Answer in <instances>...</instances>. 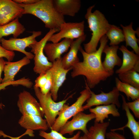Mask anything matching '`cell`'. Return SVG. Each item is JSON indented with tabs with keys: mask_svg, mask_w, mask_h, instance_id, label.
Masks as SVG:
<instances>
[{
	"mask_svg": "<svg viewBox=\"0 0 139 139\" xmlns=\"http://www.w3.org/2000/svg\"><path fill=\"white\" fill-rule=\"evenodd\" d=\"M108 41L106 35H104L100 40V45L98 49L91 53H86L81 46L79 51L82 55L83 60L73 66L71 74L72 77L81 75L85 76L86 78L85 83L90 89H92L101 81H105L112 75L104 68L101 61L103 50Z\"/></svg>",
	"mask_w": 139,
	"mask_h": 139,
	"instance_id": "obj_1",
	"label": "cell"
},
{
	"mask_svg": "<svg viewBox=\"0 0 139 139\" xmlns=\"http://www.w3.org/2000/svg\"><path fill=\"white\" fill-rule=\"evenodd\" d=\"M19 4L23 9V14H30L36 16L44 22L46 28L50 30H59L61 24L65 22L64 16L55 8L53 0H38L30 5Z\"/></svg>",
	"mask_w": 139,
	"mask_h": 139,
	"instance_id": "obj_2",
	"label": "cell"
},
{
	"mask_svg": "<svg viewBox=\"0 0 139 139\" xmlns=\"http://www.w3.org/2000/svg\"><path fill=\"white\" fill-rule=\"evenodd\" d=\"M94 5L91 6L87 9L85 15L87 20L88 27L92 32L90 41L83 44L84 51L90 53L97 50L99 42L101 37L106 35L110 25L104 15L98 10L92 12Z\"/></svg>",
	"mask_w": 139,
	"mask_h": 139,
	"instance_id": "obj_3",
	"label": "cell"
},
{
	"mask_svg": "<svg viewBox=\"0 0 139 139\" xmlns=\"http://www.w3.org/2000/svg\"><path fill=\"white\" fill-rule=\"evenodd\" d=\"M35 95L43 109L49 128L54 124L56 117L63 109L68 100L73 94L62 101L56 102L53 99L50 92L46 94H42L40 89L34 86Z\"/></svg>",
	"mask_w": 139,
	"mask_h": 139,
	"instance_id": "obj_4",
	"label": "cell"
},
{
	"mask_svg": "<svg viewBox=\"0 0 139 139\" xmlns=\"http://www.w3.org/2000/svg\"><path fill=\"white\" fill-rule=\"evenodd\" d=\"M85 89L80 92V96L76 101L70 106L65 104L55 122L50 128L51 130L59 132L60 128L71 117L79 112L83 111V105L91 96L90 89L85 83Z\"/></svg>",
	"mask_w": 139,
	"mask_h": 139,
	"instance_id": "obj_5",
	"label": "cell"
},
{
	"mask_svg": "<svg viewBox=\"0 0 139 139\" xmlns=\"http://www.w3.org/2000/svg\"><path fill=\"white\" fill-rule=\"evenodd\" d=\"M59 29H50L44 37L40 41L31 45L29 47L31 48V51L34 55V72L40 74L46 73L53 66V63L49 62L44 53V47L51 36Z\"/></svg>",
	"mask_w": 139,
	"mask_h": 139,
	"instance_id": "obj_6",
	"label": "cell"
},
{
	"mask_svg": "<svg viewBox=\"0 0 139 139\" xmlns=\"http://www.w3.org/2000/svg\"><path fill=\"white\" fill-rule=\"evenodd\" d=\"M31 32L32 33L31 35L22 38L13 37L6 39L2 38L1 40V45L7 50L20 52L24 54L30 59H33L34 55L31 52L26 51L25 49L37 41L36 38L41 35L42 32L33 31Z\"/></svg>",
	"mask_w": 139,
	"mask_h": 139,
	"instance_id": "obj_7",
	"label": "cell"
},
{
	"mask_svg": "<svg viewBox=\"0 0 139 139\" xmlns=\"http://www.w3.org/2000/svg\"><path fill=\"white\" fill-rule=\"evenodd\" d=\"M84 23L83 20L79 22L63 23L60 26L59 31L53 34L48 41L56 43L63 38L73 40L80 37L85 34Z\"/></svg>",
	"mask_w": 139,
	"mask_h": 139,
	"instance_id": "obj_8",
	"label": "cell"
},
{
	"mask_svg": "<svg viewBox=\"0 0 139 139\" xmlns=\"http://www.w3.org/2000/svg\"><path fill=\"white\" fill-rule=\"evenodd\" d=\"M91 96L87 100L86 103L83 106L84 110L90 108L93 106L100 105H108L114 104L118 108L121 106L119 100V92L116 87H114L112 90L108 93L101 91L99 94H96L90 90Z\"/></svg>",
	"mask_w": 139,
	"mask_h": 139,
	"instance_id": "obj_9",
	"label": "cell"
},
{
	"mask_svg": "<svg viewBox=\"0 0 139 139\" xmlns=\"http://www.w3.org/2000/svg\"><path fill=\"white\" fill-rule=\"evenodd\" d=\"M17 105L22 115H34L44 116L40 103L29 92L23 90L18 95Z\"/></svg>",
	"mask_w": 139,
	"mask_h": 139,
	"instance_id": "obj_10",
	"label": "cell"
},
{
	"mask_svg": "<svg viewBox=\"0 0 139 139\" xmlns=\"http://www.w3.org/2000/svg\"><path fill=\"white\" fill-rule=\"evenodd\" d=\"M95 117L92 113L86 114L82 112H79L73 117L71 120L67 121L59 132L63 135L68 134L72 135L75 131L80 130L86 135L88 132L87 124L90 121L95 119Z\"/></svg>",
	"mask_w": 139,
	"mask_h": 139,
	"instance_id": "obj_11",
	"label": "cell"
},
{
	"mask_svg": "<svg viewBox=\"0 0 139 139\" xmlns=\"http://www.w3.org/2000/svg\"><path fill=\"white\" fill-rule=\"evenodd\" d=\"M23 8L11 0H0V26L7 24L23 15Z\"/></svg>",
	"mask_w": 139,
	"mask_h": 139,
	"instance_id": "obj_12",
	"label": "cell"
},
{
	"mask_svg": "<svg viewBox=\"0 0 139 139\" xmlns=\"http://www.w3.org/2000/svg\"><path fill=\"white\" fill-rule=\"evenodd\" d=\"M62 59L61 57L53 63V66L51 68L53 84L50 92L53 99L55 101L57 99L58 92L59 88L66 79L67 73L72 70L64 68Z\"/></svg>",
	"mask_w": 139,
	"mask_h": 139,
	"instance_id": "obj_13",
	"label": "cell"
},
{
	"mask_svg": "<svg viewBox=\"0 0 139 139\" xmlns=\"http://www.w3.org/2000/svg\"><path fill=\"white\" fill-rule=\"evenodd\" d=\"M73 40L65 38L60 42L46 43L44 47V51L48 60L53 63L61 57L63 54L67 51Z\"/></svg>",
	"mask_w": 139,
	"mask_h": 139,
	"instance_id": "obj_14",
	"label": "cell"
},
{
	"mask_svg": "<svg viewBox=\"0 0 139 139\" xmlns=\"http://www.w3.org/2000/svg\"><path fill=\"white\" fill-rule=\"evenodd\" d=\"M119 49L122 53L123 60L121 66L116 71V73L118 74L132 70L139 72V55L135 54L133 51H129L123 45Z\"/></svg>",
	"mask_w": 139,
	"mask_h": 139,
	"instance_id": "obj_15",
	"label": "cell"
},
{
	"mask_svg": "<svg viewBox=\"0 0 139 139\" xmlns=\"http://www.w3.org/2000/svg\"><path fill=\"white\" fill-rule=\"evenodd\" d=\"M19 124L27 130H40L45 131L49 128L46 119L37 115H22L18 121Z\"/></svg>",
	"mask_w": 139,
	"mask_h": 139,
	"instance_id": "obj_16",
	"label": "cell"
},
{
	"mask_svg": "<svg viewBox=\"0 0 139 139\" xmlns=\"http://www.w3.org/2000/svg\"><path fill=\"white\" fill-rule=\"evenodd\" d=\"M119 47L118 45L110 46L106 45L105 47L103 53L106 55L104 61L102 63L104 68L112 75L114 73V68L116 66H120L122 61L118 55L117 51Z\"/></svg>",
	"mask_w": 139,
	"mask_h": 139,
	"instance_id": "obj_17",
	"label": "cell"
},
{
	"mask_svg": "<svg viewBox=\"0 0 139 139\" xmlns=\"http://www.w3.org/2000/svg\"><path fill=\"white\" fill-rule=\"evenodd\" d=\"M86 36L85 34L73 40L70 46L69 51L62 57V64L65 69L72 70L74 65L80 61L77 56L78 52L81 44L85 40Z\"/></svg>",
	"mask_w": 139,
	"mask_h": 139,
	"instance_id": "obj_18",
	"label": "cell"
},
{
	"mask_svg": "<svg viewBox=\"0 0 139 139\" xmlns=\"http://www.w3.org/2000/svg\"><path fill=\"white\" fill-rule=\"evenodd\" d=\"M53 3L58 12L64 16H74L81 6L80 0H53Z\"/></svg>",
	"mask_w": 139,
	"mask_h": 139,
	"instance_id": "obj_19",
	"label": "cell"
},
{
	"mask_svg": "<svg viewBox=\"0 0 139 139\" xmlns=\"http://www.w3.org/2000/svg\"><path fill=\"white\" fill-rule=\"evenodd\" d=\"M30 63V59L26 56L14 62L6 61L3 71L4 76L2 83L12 82L15 81V76L23 66Z\"/></svg>",
	"mask_w": 139,
	"mask_h": 139,
	"instance_id": "obj_20",
	"label": "cell"
},
{
	"mask_svg": "<svg viewBox=\"0 0 139 139\" xmlns=\"http://www.w3.org/2000/svg\"><path fill=\"white\" fill-rule=\"evenodd\" d=\"M116 106L114 104L108 105L97 106L93 108L89 109V111L95 115L94 122L101 123L104 122V120L108 117L109 114L114 117H119L120 114Z\"/></svg>",
	"mask_w": 139,
	"mask_h": 139,
	"instance_id": "obj_21",
	"label": "cell"
},
{
	"mask_svg": "<svg viewBox=\"0 0 139 139\" xmlns=\"http://www.w3.org/2000/svg\"><path fill=\"white\" fill-rule=\"evenodd\" d=\"M123 100L122 107L126 113L127 118L126 124L123 127L111 129V131L123 130L126 127L129 128L131 131L133 135L134 139H139V122L137 121L130 111L126 104L125 97L120 94Z\"/></svg>",
	"mask_w": 139,
	"mask_h": 139,
	"instance_id": "obj_22",
	"label": "cell"
},
{
	"mask_svg": "<svg viewBox=\"0 0 139 139\" xmlns=\"http://www.w3.org/2000/svg\"><path fill=\"white\" fill-rule=\"evenodd\" d=\"M25 30L24 26L19 22V18L0 26V42L1 39L3 37L12 34L13 38H17Z\"/></svg>",
	"mask_w": 139,
	"mask_h": 139,
	"instance_id": "obj_23",
	"label": "cell"
},
{
	"mask_svg": "<svg viewBox=\"0 0 139 139\" xmlns=\"http://www.w3.org/2000/svg\"><path fill=\"white\" fill-rule=\"evenodd\" d=\"M120 25L123 29L126 42V47H131L136 54L139 55V47L137 44L139 39L136 38L135 36L136 34H138V30H135L133 29L132 22L128 25L124 26L121 24Z\"/></svg>",
	"mask_w": 139,
	"mask_h": 139,
	"instance_id": "obj_24",
	"label": "cell"
},
{
	"mask_svg": "<svg viewBox=\"0 0 139 139\" xmlns=\"http://www.w3.org/2000/svg\"><path fill=\"white\" fill-rule=\"evenodd\" d=\"M109 125V121L102 123L94 122L86 135L88 139H105L106 130Z\"/></svg>",
	"mask_w": 139,
	"mask_h": 139,
	"instance_id": "obj_25",
	"label": "cell"
},
{
	"mask_svg": "<svg viewBox=\"0 0 139 139\" xmlns=\"http://www.w3.org/2000/svg\"><path fill=\"white\" fill-rule=\"evenodd\" d=\"M116 87L119 92L124 93L128 100L133 101L139 99V89L121 82L117 77L115 78Z\"/></svg>",
	"mask_w": 139,
	"mask_h": 139,
	"instance_id": "obj_26",
	"label": "cell"
},
{
	"mask_svg": "<svg viewBox=\"0 0 139 139\" xmlns=\"http://www.w3.org/2000/svg\"><path fill=\"white\" fill-rule=\"evenodd\" d=\"M106 35L110 40V46L118 45L121 42L125 41L122 30L114 25H110Z\"/></svg>",
	"mask_w": 139,
	"mask_h": 139,
	"instance_id": "obj_27",
	"label": "cell"
},
{
	"mask_svg": "<svg viewBox=\"0 0 139 139\" xmlns=\"http://www.w3.org/2000/svg\"><path fill=\"white\" fill-rule=\"evenodd\" d=\"M119 79L122 82L139 89V74L132 70L118 74Z\"/></svg>",
	"mask_w": 139,
	"mask_h": 139,
	"instance_id": "obj_28",
	"label": "cell"
},
{
	"mask_svg": "<svg viewBox=\"0 0 139 139\" xmlns=\"http://www.w3.org/2000/svg\"><path fill=\"white\" fill-rule=\"evenodd\" d=\"M81 132L78 131L73 136L70 138L64 137L59 132L51 130L49 133H47L45 131L40 130L39 133V135L45 139H78L80 136Z\"/></svg>",
	"mask_w": 139,
	"mask_h": 139,
	"instance_id": "obj_29",
	"label": "cell"
},
{
	"mask_svg": "<svg viewBox=\"0 0 139 139\" xmlns=\"http://www.w3.org/2000/svg\"><path fill=\"white\" fill-rule=\"evenodd\" d=\"M32 84V82L30 79L23 77L12 82L1 83L0 84V91L5 89L6 87L10 85H21L30 88Z\"/></svg>",
	"mask_w": 139,
	"mask_h": 139,
	"instance_id": "obj_30",
	"label": "cell"
},
{
	"mask_svg": "<svg viewBox=\"0 0 139 139\" xmlns=\"http://www.w3.org/2000/svg\"><path fill=\"white\" fill-rule=\"evenodd\" d=\"M47 79L46 82L44 86L40 89L41 93L44 94H46L49 92L52 86V79L51 68L46 72Z\"/></svg>",
	"mask_w": 139,
	"mask_h": 139,
	"instance_id": "obj_31",
	"label": "cell"
},
{
	"mask_svg": "<svg viewBox=\"0 0 139 139\" xmlns=\"http://www.w3.org/2000/svg\"><path fill=\"white\" fill-rule=\"evenodd\" d=\"M127 105L129 109L133 112L137 118H139V99L131 102H126Z\"/></svg>",
	"mask_w": 139,
	"mask_h": 139,
	"instance_id": "obj_32",
	"label": "cell"
},
{
	"mask_svg": "<svg viewBox=\"0 0 139 139\" xmlns=\"http://www.w3.org/2000/svg\"><path fill=\"white\" fill-rule=\"evenodd\" d=\"M46 72L39 74V76L35 80L34 86L39 88L40 89H42L44 86L47 79Z\"/></svg>",
	"mask_w": 139,
	"mask_h": 139,
	"instance_id": "obj_33",
	"label": "cell"
},
{
	"mask_svg": "<svg viewBox=\"0 0 139 139\" xmlns=\"http://www.w3.org/2000/svg\"><path fill=\"white\" fill-rule=\"evenodd\" d=\"M15 56L14 51L7 50L4 48L0 44V58H5L8 61L13 60Z\"/></svg>",
	"mask_w": 139,
	"mask_h": 139,
	"instance_id": "obj_34",
	"label": "cell"
},
{
	"mask_svg": "<svg viewBox=\"0 0 139 139\" xmlns=\"http://www.w3.org/2000/svg\"><path fill=\"white\" fill-rule=\"evenodd\" d=\"M106 136L108 139H126L123 135L114 131L106 133Z\"/></svg>",
	"mask_w": 139,
	"mask_h": 139,
	"instance_id": "obj_35",
	"label": "cell"
},
{
	"mask_svg": "<svg viewBox=\"0 0 139 139\" xmlns=\"http://www.w3.org/2000/svg\"><path fill=\"white\" fill-rule=\"evenodd\" d=\"M38 0H14L16 3L19 4L28 5L34 4L37 2Z\"/></svg>",
	"mask_w": 139,
	"mask_h": 139,
	"instance_id": "obj_36",
	"label": "cell"
},
{
	"mask_svg": "<svg viewBox=\"0 0 139 139\" xmlns=\"http://www.w3.org/2000/svg\"><path fill=\"white\" fill-rule=\"evenodd\" d=\"M6 61L3 59V58H0V84L2 82V79L1 75L2 72L4 71V67Z\"/></svg>",
	"mask_w": 139,
	"mask_h": 139,
	"instance_id": "obj_37",
	"label": "cell"
},
{
	"mask_svg": "<svg viewBox=\"0 0 139 139\" xmlns=\"http://www.w3.org/2000/svg\"><path fill=\"white\" fill-rule=\"evenodd\" d=\"M78 139H88L86 135L84 134L83 136H80Z\"/></svg>",
	"mask_w": 139,
	"mask_h": 139,
	"instance_id": "obj_38",
	"label": "cell"
}]
</instances>
